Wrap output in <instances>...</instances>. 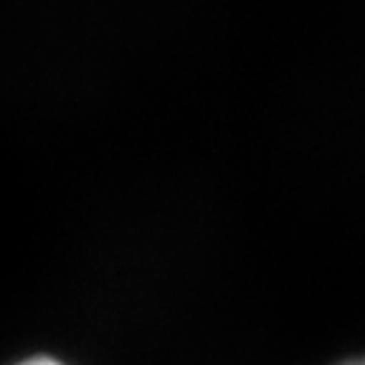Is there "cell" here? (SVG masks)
Segmentation results:
<instances>
[{
	"label": "cell",
	"instance_id": "1",
	"mask_svg": "<svg viewBox=\"0 0 365 365\" xmlns=\"http://www.w3.org/2000/svg\"><path fill=\"white\" fill-rule=\"evenodd\" d=\"M16 365H63V363H58V360H53V358H46V355H36V358L21 360V363H16Z\"/></svg>",
	"mask_w": 365,
	"mask_h": 365
},
{
	"label": "cell",
	"instance_id": "2",
	"mask_svg": "<svg viewBox=\"0 0 365 365\" xmlns=\"http://www.w3.org/2000/svg\"><path fill=\"white\" fill-rule=\"evenodd\" d=\"M340 365H365V358H355V360H345Z\"/></svg>",
	"mask_w": 365,
	"mask_h": 365
}]
</instances>
